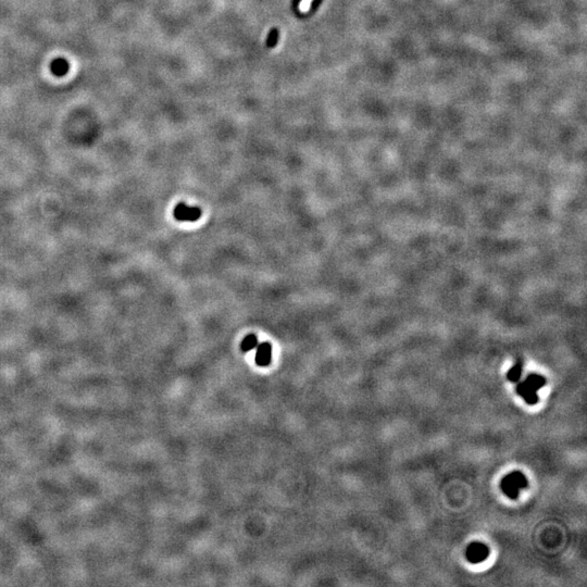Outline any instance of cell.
I'll list each match as a JSON object with an SVG mask.
<instances>
[{
    "mask_svg": "<svg viewBox=\"0 0 587 587\" xmlns=\"http://www.w3.org/2000/svg\"><path fill=\"white\" fill-rule=\"evenodd\" d=\"M257 346H258V339H257V336L254 335V334L246 336L244 341L241 342L242 352H249V350H251Z\"/></svg>",
    "mask_w": 587,
    "mask_h": 587,
    "instance_id": "obj_6",
    "label": "cell"
},
{
    "mask_svg": "<svg viewBox=\"0 0 587 587\" xmlns=\"http://www.w3.org/2000/svg\"><path fill=\"white\" fill-rule=\"evenodd\" d=\"M545 384V377L537 374H531L524 382L519 384L517 391L529 404H535L538 400L537 390L541 389Z\"/></svg>",
    "mask_w": 587,
    "mask_h": 587,
    "instance_id": "obj_1",
    "label": "cell"
},
{
    "mask_svg": "<svg viewBox=\"0 0 587 587\" xmlns=\"http://www.w3.org/2000/svg\"><path fill=\"white\" fill-rule=\"evenodd\" d=\"M521 374H522L521 364L517 363L514 368H511V370L507 374V377H508V380L511 382H518L519 380H520Z\"/></svg>",
    "mask_w": 587,
    "mask_h": 587,
    "instance_id": "obj_7",
    "label": "cell"
},
{
    "mask_svg": "<svg viewBox=\"0 0 587 587\" xmlns=\"http://www.w3.org/2000/svg\"><path fill=\"white\" fill-rule=\"evenodd\" d=\"M312 2H313V0H301V2L299 3V6H298L299 10H300L301 12H303V13L307 12V11H309V10H310V8H311V4H312Z\"/></svg>",
    "mask_w": 587,
    "mask_h": 587,
    "instance_id": "obj_8",
    "label": "cell"
},
{
    "mask_svg": "<svg viewBox=\"0 0 587 587\" xmlns=\"http://www.w3.org/2000/svg\"><path fill=\"white\" fill-rule=\"evenodd\" d=\"M528 486V480L520 472H512L511 474L506 476L501 482V488L507 496L511 498H517L519 490Z\"/></svg>",
    "mask_w": 587,
    "mask_h": 587,
    "instance_id": "obj_2",
    "label": "cell"
},
{
    "mask_svg": "<svg viewBox=\"0 0 587 587\" xmlns=\"http://www.w3.org/2000/svg\"><path fill=\"white\" fill-rule=\"evenodd\" d=\"M271 345L269 343L259 344L256 353V363L260 367H267L271 361Z\"/></svg>",
    "mask_w": 587,
    "mask_h": 587,
    "instance_id": "obj_5",
    "label": "cell"
},
{
    "mask_svg": "<svg viewBox=\"0 0 587 587\" xmlns=\"http://www.w3.org/2000/svg\"><path fill=\"white\" fill-rule=\"evenodd\" d=\"M487 556L488 549L486 546L481 543L472 544L467 551V557L469 559V561L473 563H480L484 561V560L487 558Z\"/></svg>",
    "mask_w": 587,
    "mask_h": 587,
    "instance_id": "obj_4",
    "label": "cell"
},
{
    "mask_svg": "<svg viewBox=\"0 0 587 587\" xmlns=\"http://www.w3.org/2000/svg\"><path fill=\"white\" fill-rule=\"evenodd\" d=\"M201 215L200 209L197 207H190L185 205L184 202H181L174 209V217L179 221H188L194 222L197 221Z\"/></svg>",
    "mask_w": 587,
    "mask_h": 587,
    "instance_id": "obj_3",
    "label": "cell"
}]
</instances>
